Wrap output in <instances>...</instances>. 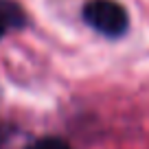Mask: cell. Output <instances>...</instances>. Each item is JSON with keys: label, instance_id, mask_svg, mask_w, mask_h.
<instances>
[{"label": "cell", "instance_id": "cell-1", "mask_svg": "<svg viewBox=\"0 0 149 149\" xmlns=\"http://www.w3.org/2000/svg\"><path fill=\"white\" fill-rule=\"evenodd\" d=\"M84 20L105 37H121L130 26V15L116 0H88L84 7Z\"/></svg>", "mask_w": 149, "mask_h": 149}, {"label": "cell", "instance_id": "cell-2", "mask_svg": "<svg viewBox=\"0 0 149 149\" xmlns=\"http://www.w3.org/2000/svg\"><path fill=\"white\" fill-rule=\"evenodd\" d=\"M26 20L24 11L11 0H0V37L11 29H20Z\"/></svg>", "mask_w": 149, "mask_h": 149}, {"label": "cell", "instance_id": "cell-3", "mask_svg": "<svg viewBox=\"0 0 149 149\" xmlns=\"http://www.w3.org/2000/svg\"><path fill=\"white\" fill-rule=\"evenodd\" d=\"M26 149H70V145L61 138H55V136H48V138H40L33 145H29Z\"/></svg>", "mask_w": 149, "mask_h": 149}]
</instances>
